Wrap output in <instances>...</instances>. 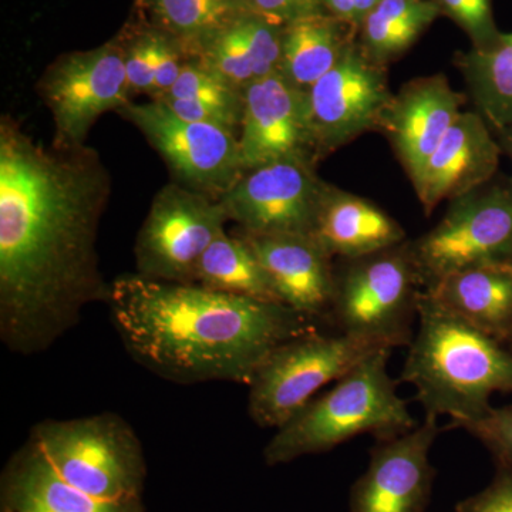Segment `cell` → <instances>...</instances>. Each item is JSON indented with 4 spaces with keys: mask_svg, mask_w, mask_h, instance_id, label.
<instances>
[{
    "mask_svg": "<svg viewBox=\"0 0 512 512\" xmlns=\"http://www.w3.org/2000/svg\"><path fill=\"white\" fill-rule=\"evenodd\" d=\"M110 173L84 146L36 143L0 121V336L12 352L49 349L89 303L106 301L97 234Z\"/></svg>",
    "mask_w": 512,
    "mask_h": 512,
    "instance_id": "cell-1",
    "label": "cell"
},
{
    "mask_svg": "<svg viewBox=\"0 0 512 512\" xmlns=\"http://www.w3.org/2000/svg\"><path fill=\"white\" fill-rule=\"evenodd\" d=\"M106 302L130 356L175 383L249 386L276 348L315 330L284 303L138 274L117 278Z\"/></svg>",
    "mask_w": 512,
    "mask_h": 512,
    "instance_id": "cell-2",
    "label": "cell"
},
{
    "mask_svg": "<svg viewBox=\"0 0 512 512\" xmlns=\"http://www.w3.org/2000/svg\"><path fill=\"white\" fill-rule=\"evenodd\" d=\"M400 382L412 384L426 414L463 429L493 407L494 393H512V353L423 291Z\"/></svg>",
    "mask_w": 512,
    "mask_h": 512,
    "instance_id": "cell-3",
    "label": "cell"
},
{
    "mask_svg": "<svg viewBox=\"0 0 512 512\" xmlns=\"http://www.w3.org/2000/svg\"><path fill=\"white\" fill-rule=\"evenodd\" d=\"M390 355L392 349H380L367 356L276 430L266 444L265 463L275 467L328 453L363 434L379 440L413 430L416 420L389 373Z\"/></svg>",
    "mask_w": 512,
    "mask_h": 512,
    "instance_id": "cell-4",
    "label": "cell"
},
{
    "mask_svg": "<svg viewBox=\"0 0 512 512\" xmlns=\"http://www.w3.org/2000/svg\"><path fill=\"white\" fill-rule=\"evenodd\" d=\"M424 291L407 239L397 247L342 261L329 319L338 333L380 348L409 346Z\"/></svg>",
    "mask_w": 512,
    "mask_h": 512,
    "instance_id": "cell-5",
    "label": "cell"
},
{
    "mask_svg": "<svg viewBox=\"0 0 512 512\" xmlns=\"http://www.w3.org/2000/svg\"><path fill=\"white\" fill-rule=\"evenodd\" d=\"M29 443L57 476L103 501L138 500L146 480L143 447L116 414L45 421Z\"/></svg>",
    "mask_w": 512,
    "mask_h": 512,
    "instance_id": "cell-6",
    "label": "cell"
},
{
    "mask_svg": "<svg viewBox=\"0 0 512 512\" xmlns=\"http://www.w3.org/2000/svg\"><path fill=\"white\" fill-rule=\"evenodd\" d=\"M424 289L478 268L512 264V178L490 183L448 202L436 227L410 241Z\"/></svg>",
    "mask_w": 512,
    "mask_h": 512,
    "instance_id": "cell-7",
    "label": "cell"
},
{
    "mask_svg": "<svg viewBox=\"0 0 512 512\" xmlns=\"http://www.w3.org/2000/svg\"><path fill=\"white\" fill-rule=\"evenodd\" d=\"M350 336L316 330L288 340L271 353L249 384L248 413L256 426L281 429L330 383L377 350Z\"/></svg>",
    "mask_w": 512,
    "mask_h": 512,
    "instance_id": "cell-8",
    "label": "cell"
},
{
    "mask_svg": "<svg viewBox=\"0 0 512 512\" xmlns=\"http://www.w3.org/2000/svg\"><path fill=\"white\" fill-rule=\"evenodd\" d=\"M117 113L134 124L163 157L175 183L220 200L244 173L235 131L183 119L157 100L131 101Z\"/></svg>",
    "mask_w": 512,
    "mask_h": 512,
    "instance_id": "cell-9",
    "label": "cell"
},
{
    "mask_svg": "<svg viewBox=\"0 0 512 512\" xmlns=\"http://www.w3.org/2000/svg\"><path fill=\"white\" fill-rule=\"evenodd\" d=\"M217 198L178 183L161 188L151 202L134 247L137 274L192 284L195 266L228 222Z\"/></svg>",
    "mask_w": 512,
    "mask_h": 512,
    "instance_id": "cell-10",
    "label": "cell"
},
{
    "mask_svg": "<svg viewBox=\"0 0 512 512\" xmlns=\"http://www.w3.org/2000/svg\"><path fill=\"white\" fill-rule=\"evenodd\" d=\"M39 93L55 121L57 147L84 144L101 114L131 103L124 52L117 37L96 49L62 55L43 74Z\"/></svg>",
    "mask_w": 512,
    "mask_h": 512,
    "instance_id": "cell-11",
    "label": "cell"
},
{
    "mask_svg": "<svg viewBox=\"0 0 512 512\" xmlns=\"http://www.w3.org/2000/svg\"><path fill=\"white\" fill-rule=\"evenodd\" d=\"M387 66L366 55L359 42L306 92L315 160H323L369 131H379L392 101Z\"/></svg>",
    "mask_w": 512,
    "mask_h": 512,
    "instance_id": "cell-12",
    "label": "cell"
},
{
    "mask_svg": "<svg viewBox=\"0 0 512 512\" xmlns=\"http://www.w3.org/2000/svg\"><path fill=\"white\" fill-rule=\"evenodd\" d=\"M309 157H291L244 171L220 198L245 235H312L326 181Z\"/></svg>",
    "mask_w": 512,
    "mask_h": 512,
    "instance_id": "cell-13",
    "label": "cell"
},
{
    "mask_svg": "<svg viewBox=\"0 0 512 512\" xmlns=\"http://www.w3.org/2000/svg\"><path fill=\"white\" fill-rule=\"evenodd\" d=\"M439 417L426 414L413 430L377 440L369 466L350 488V512H424L436 470L430 451L440 436Z\"/></svg>",
    "mask_w": 512,
    "mask_h": 512,
    "instance_id": "cell-14",
    "label": "cell"
},
{
    "mask_svg": "<svg viewBox=\"0 0 512 512\" xmlns=\"http://www.w3.org/2000/svg\"><path fill=\"white\" fill-rule=\"evenodd\" d=\"M244 171L291 157L313 161L306 93L282 74L262 77L244 89L239 128Z\"/></svg>",
    "mask_w": 512,
    "mask_h": 512,
    "instance_id": "cell-15",
    "label": "cell"
},
{
    "mask_svg": "<svg viewBox=\"0 0 512 512\" xmlns=\"http://www.w3.org/2000/svg\"><path fill=\"white\" fill-rule=\"evenodd\" d=\"M466 100L443 73L417 77L393 94L379 131L389 138L412 183L463 113Z\"/></svg>",
    "mask_w": 512,
    "mask_h": 512,
    "instance_id": "cell-16",
    "label": "cell"
},
{
    "mask_svg": "<svg viewBox=\"0 0 512 512\" xmlns=\"http://www.w3.org/2000/svg\"><path fill=\"white\" fill-rule=\"evenodd\" d=\"M501 154L484 117L477 110L463 111L413 183L424 214L429 217L441 202L490 183L497 177Z\"/></svg>",
    "mask_w": 512,
    "mask_h": 512,
    "instance_id": "cell-17",
    "label": "cell"
},
{
    "mask_svg": "<svg viewBox=\"0 0 512 512\" xmlns=\"http://www.w3.org/2000/svg\"><path fill=\"white\" fill-rule=\"evenodd\" d=\"M271 279L279 302L312 320L329 319L335 258L312 235H245Z\"/></svg>",
    "mask_w": 512,
    "mask_h": 512,
    "instance_id": "cell-18",
    "label": "cell"
},
{
    "mask_svg": "<svg viewBox=\"0 0 512 512\" xmlns=\"http://www.w3.org/2000/svg\"><path fill=\"white\" fill-rule=\"evenodd\" d=\"M312 237L332 258H362L407 241L406 231L375 202L326 183Z\"/></svg>",
    "mask_w": 512,
    "mask_h": 512,
    "instance_id": "cell-19",
    "label": "cell"
},
{
    "mask_svg": "<svg viewBox=\"0 0 512 512\" xmlns=\"http://www.w3.org/2000/svg\"><path fill=\"white\" fill-rule=\"evenodd\" d=\"M2 512H144L143 500L103 501L57 476L28 443L2 477Z\"/></svg>",
    "mask_w": 512,
    "mask_h": 512,
    "instance_id": "cell-20",
    "label": "cell"
},
{
    "mask_svg": "<svg viewBox=\"0 0 512 512\" xmlns=\"http://www.w3.org/2000/svg\"><path fill=\"white\" fill-rule=\"evenodd\" d=\"M448 311L504 345H512V268L478 266L424 289Z\"/></svg>",
    "mask_w": 512,
    "mask_h": 512,
    "instance_id": "cell-21",
    "label": "cell"
},
{
    "mask_svg": "<svg viewBox=\"0 0 512 512\" xmlns=\"http://www.w3.org/2000/svg\"><path fill=\"white\" fill-rule=\"evenodd\" d=\"M359 28L328 13L296 20L282 29L279 74L302 92L319 82L356 42Z\"/></svg>",
    "mask_w": 512,
    "mask_h": 512,
    "instance_id": "cell-22",
    "label": "cell"
},
{
    "mask_svg": "<svg viewBox=\"0 0 512 512\" xmlns=\"http://www.w3.org/2000/svg\"><path fill=\"white\" fill-rule=\"evenodd\" d=\"M137 19L197 57L222 30L248 12L245 0H136Z\"/></svg>",
    "mask_w": 512,
    "mask_h": 512,
    "instance_id": "cell-23",
    "label": "cell"
},
{
    "mask_svg": "<svg viewBox=\"0 0 512 512\" xmlns=\"http://www.w3.org/2000/svg\"><path fill=\"white\" fill-rule=\"evenodd\" d=\"M163 101L183 119L217 124L239 134L244 90L227 82L197 59L185 62L177 82Z\"/></svg>",
    "mask_w": 512,
    "mask_h": 512,
    "instance_id": "cell-24",
    "label": "cell"
},
{
    "mask_svg": "<svg viewBox=\"0 0 512 512\" xmlns=\"http://www.w3.org/2000/svg\"><path fill=\"white\" fill-rule=\"evenodd\" d=\"M117 40L123 47L131 92L147 94L151 100L167 96L185 62L191 59L175 40L137 18Z\"/></svg>",
    "mask_w": 512,
    "mask_h": 512,
    "instance_id": "cell-25",
    "label": "cell"
},
{
    "mask_svg": "<svg viewBox=\"0 0 512 512\" xmlns=\"http://www.w3.org/2000/svg\"><path fill=\"white\" fill-rule=\"evenodd\" d=\"M192 284L212 291L279 302L271 279L242 235L222 232L195 266Z\"/></svg>",
    "mask_w": 512,
    "mask_h": 512,
    "instance_id": "cell-26",
    "label": "cell"
},
{
    "mask_svg": "<svg viewBox=\"0 0 512 512\" xmlns=\"http://www.w3.org/2000/svg\"><path fill=\"white\" fill-rule=\"evenodd\" d=\"M456 66L488 126H512V33H501L488 49L458 53Z\"/></svg>",
    "mask_w": 512,
    "mask_h": 512,
    "instance_id": "cell-27",
    "label": "cell"
},
{
    "mask_svg": "<svg viewBox=\"0 0 512 512\" xmlns=\"http://www.w3.org/2000/svg\"><path fill=\"white\" fill-rule=\"evenodd\" d=\"M441 15L434 0H380L360 23V46L376 63H392L406 53Z\"/></svg>",
    "mask_w": 512,
    "mask_h": 512,
    "instance_id": "cell-28",
    "label": "cell"
},
{
    "mask_svg": "<svg viewBox=\"0 0 512 512\" xmlns=\"http://www.w3.org/2000/svg\"><path fill=\"white\" fill-rule=\"evenodd\" d=\"M238 20V19H237ZM237 20L214 37L197 57L205 66L224 77L227 82L238 89H247L249 84L256 82L254 64L237 28Z\"/></svg>",
    "mask_w": 512,
    "mask_h": 512,
    "instance_id": "cell-29",
    "label": "cell"
},
{
    "mask_svg": "<svg viewBox=\"0 0 512 512\" xmlns=\"http://www.w3.org/2000/svg\"><path fill=\"white\" fill-rule=\"evenodd\" d=\"M237 28L247 46L258 80L279 73L284 26L247 12L237 20Z\"/></svg>",
    "mask_w": 512,
    "mask_h": 512,
    "instance_id": "cell-30",
    "label": "cell"
},
{
    "mask_svg": "<svg viewBox=\"0 0 512 512\" xmlns=\"http://www.w3.org/2000/svg\"><path fill=\"white\" fill-rule=\"evenodd\" d=\"M441 15L453 19L473 42V49H488L500 39L491 0H434Z\"/></svg>",
    "mask_w": 512,
    "mask_h": 512,
    "instance_id": "cell-31",
    "label": "cell"
},
{
    "mask_svg": "<svg viewBox=\"0 0 512 512\" xmlns=\"http://www.w3.org/2000/svg\"><path fill=\"white\" fill-rule=\"evenodd\" d=\"M490 451L498 468L512 470V404L491 407L481 419L463 427Z\"/></svg>",
    "mask_w": 512,
    "mask_h": 512,
    "instance_id": "cell-32",
    "label": "cell"
},
{
    "mask_svg": "<svg viewBox=\"0 0 512 512\" xmlns=\"http://www.w3.org/2000/svg\"><path fill=\"white\" fill-rule=\"evenodd\" d=\"M248 12L278 26L326 13L322 0H245Z\"/></svg>",
    "mask_w": 512,
    "mask_h": 512,
    "instance_id": "cell-33",
    "label": "cell"
},
{
    "mask_svg": "<svg viewBox=\"0 0 512 512\" xmlns=\"http://www.w3.org/2000/svg\"><path fill=\"white\" fill-rule=\"evenodd\" d=\"M456 512H512V470L497 468L490 485L460 501Z\"/></svg>",
    "mask_w": 512,
    "mask_h": 512,
    "instance_id": "cell-34",
    "label": "cell"
},
{
    "mask_svg": "<svg viewBox=\"0 0 512 512\" xmlns=\"http://www.w3.org/2000/svg\"><path fill=\"white\" fill-rule=\"evenodd\" d=\"M323 9L328 15L335 16L343 22L355 25L359 28L357 20L355 0H322Z\"/></svg>",
    "mask_w": 512,
    "mask_h": 512,
    "instance_id": "cell-35",
    "label": "cell"
},
{
    "mask_svg": "<svg viewBox=\"0 0 512 512\" xmlns=\"http://www.w3.org/2000/svg\"><path fill=\"white\" fill-rule=\"evenodd\" d=\"M493 131L495 137H497L498 144H500L501 150H503V154H507L512 163V126L498 128V130Z\"/></svg>",
    "mask_w": 512,
    "mask_h": 512,
    "instance_id": "cell-36",
    "label": "cell"
},
{
    "mask_svg": "<svg viewBox=\"0 0 512 512\" xmlns=\"http://www.w3.org/2000/svg\"><path fill=\"white\" fill-rule=\"evenodd\" d=\"M379 2L380 0H355L356 15L357 20H359V26L360 23L363 22V19H365L366 16L369 15L377 5H379Z\"/></svg>",
    "mask_w": 512,
    "mask_h": 512,
    "instance_id": "cell-37",
    "label": "cell"
},
{
    "mask_svg": "<svg viewBox=\"0 0 512 512\" xmlns=\"http://www.w3.org/2000/svg\"><path fill=\"white\" fill-rule=\"evenodd\" d=\"M511 268H512V264H510Z\"/></svg>",
    "mask_w": 512,
    "mask_h": 512,
    "instance_id": "cell-38",
    "label": "cell"
}]
</instances>
